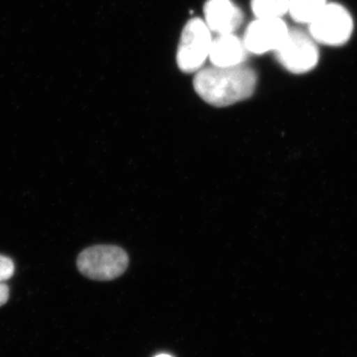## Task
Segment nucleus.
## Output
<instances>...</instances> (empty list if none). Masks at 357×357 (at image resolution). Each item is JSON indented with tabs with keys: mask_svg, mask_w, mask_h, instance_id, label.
I'll return each mask as SVG.
<instances>
[{
	"mask_svg": "<svg viewBox=\"0 0 357 357\" xmlns=\"http://www.w3.org/2000/svg\"><path fill=\"white\" fill-rule=\"evenodd\" d=\"M204 22L211 31L234 33L243 22V13L232 0H208L204 4Z\"/></svg>",
	"mask_w": 357,
	"mask_h": 357,
	"instance_id": "obj_7",
	"label": "nucleus"
},
{
	"mask_svg": "<svg viewBox=\"0 0 357 357\" xmlns=\"http://www.w3.org/2000/svg\"><path fill=\"white\" fill-rule=\"evenodd\" d=\"M277 60L293 74H305L314 69L319 62L317 42L310 33L289 29L287 36L276 51Z\"/></svg>",
	"mask_w": 357,
	"mask_h": 357,
	"instance_id": "obj_4",
	"label": "nucleus"
},
{
	"mask_svg": "<svg viewBox=\"0 0 357 357\" xmlns=\"http://www.w3.org/2000/svg\"><path fill=\"white\" fill-rule=\"evenodd\" d=\"M257 75L245 65L204 68L194 77L195 91L208 105L229 107L248 100L255 93Z\"/></svg>",
	"mask_w": 357,
	"mask_h": 357,
	"instance_id": "obj_1",
	"label": "nucleus"
},
{
	"mask_svg": "<svg viewBox=\"0 0 357 357\" xmlns=\"http://www.w3.org/2000/svg\"><path fill=\"white\" fill-rule=\"evenodd\" d=\"M9 299V288L6 284L0 283V307L6 304Z\"/></svg>",
	"mask_w": 357,
	"mask_h": 357,
	"instance_id": "obj_12",
	"label": "nucleus"
},
{
	"mask_svg": "<svg viewBox=\"0 0 357 357\" xmlns=\"http://www.w3.org/2000/svg\"><path fill=\"white\" fill-rule=\"evenodd\" d=\"M326 4V0H290L288 13L296 22L310 24Z\"/></svg>",
	"mask_w": 357,
	"mask_h": 357,
	"instance_id": "obj_9",
	"label": "nucleus"
},
{
	"mask_svg": "<svg viewBox=\"0 0 357 357\" xmlns=\"http://www.w3.org/2000/svg\"><path fill=\"white\" fill-rule=\"evenodd\" d=\"M14 263L13 260L6 256L0 255V283L7 281L13 276Z\"/></svg>",
	"mask_w": 357,
	"mask_h": 357,
	"instance_id": "obj_11",
	"label": "nucleus"
},
{
	"mask_svg": "<svg viewBox=\"0 0 357 357\" xmlns=\"http://www.w3.org/2000/svg\"><path fill=\"white\" fill-rule=\"evenodd\" d=\"M129 258L124 249L115 245H96L84 249L77 260V269L91 280L110 281L128 269Z\"/></svg>",
	"mask_w": 357,
	"mask_h": 357,
	"instance_id": "obj_2",
	"label": "nucleus"
},
{
	"mask_svg": "<svg viewBox=\"0 0 357 357\" xmlns=\"http://www.w3.org/2000/svg\"><path fill=\"white\" fill-rule=\"evenodd\" d=\"M248 50L243 40L234 33L218 35L211 45L210 58L211 64L217 67H234L243 65L248 58Z\"/></svg>",
	"mask_w": 357,
	"mask_h": 357,
	"instance_id": "obj_8",
	"label": "nucleus"
},
{
	"mask_svg": "<svg viewBox=\"0 0 357 357\" xmlns=\"http://www.w3.org/2000/svg\"><path fill=\"white\" fill-rule=\"evenodd\" d=\"M290 0H251V8L257 18H282L289 11Z\"/></svg>",
	"mask_w": 357,
	"mask_h": 357,
	"instance_id": "obj_10",
	"label": "nucleus"
},
{
	"mask_svg": "<svg viewBox=\"0 0 357 357\" xmlns=\"http://www.w3.org/2000/svg\"><path fill=\"white\" fill-rule=\"evenodd\" d=\"M156 357H173V356H169V354H159V356H157Z\"/></svg>",
	"mask_w": 357,
	"mask_h": 357,
	"instance_id": "obj_13",
	"label": "nucleus"
},
{
	"mask_svg": "<svg viewBox=\"0 0 357 357\" xmlns=\"http://www.w3.org/2000/svg\"><path fill=\"white\" fill-rule=\"evenodd\" d=\"M309 31L317 43L340 46L351 38L354 20L345 7L337 3H328L310 23Z\"/></svg>",
	"mask_w": 357,
	"mask_h": 357,
	"instance_id": "obj_5",
	"label": "nucleus"
},
{
	"mask_svg": "<svg viewBox=\"0 0 357 357\" xmlns=\"http://www.w3.org/2000/svg\"><path fill=\"white\" fill-rule=\"evenodd\" d=\"M288 31L289 28L282 18H257L248 25L243 43L249 53L256 55L275 52Z\"/></svg>",
	"mask_w": 357,
	"mask_h": 357,
	"instance_id": "obj_6",
	"label": "nucleus"
},
{
	"mask_svg": "<svg viewBox=\"0 0 357 357\" xmlns=\"http://www.w3.org/2000/svg\"><path fill=\"white\" fill-rule=\"evenodd\" d=\"M213 42L210 28L201 18L188 21L181 35L177 64L184 73L198 72L210 55Z\"/></svg>",
	"mask_w": 357,
	"mask_h": 357,
	"instance_id": "obj_3",
	"label": "nucleus"
}]
</instances>
